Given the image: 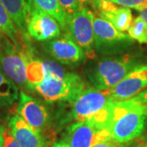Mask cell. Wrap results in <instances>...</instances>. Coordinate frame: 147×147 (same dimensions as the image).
Instances as JSON below:
<instances>
[{
    "instance_id": "cell-1",
    "label": "cell",
    "mask_w": 147,
    "mask_h": 147,
    "mask_svg": "<svg viewBox=\"0 0 147 147\" xmlns=\"http://www.w3.org/2000/svg\"><path fill=\"white\" fill-rule=\"evenodd\" d=\"M146 123L144 110L131 100L113 102L109 128L111 138L116 143L123 145L140 137Z\"/></svg>"
},
{
    "instance_id": "cell-2",
    "label": "cell",
    "mask_w": 147,
    "mask_h": 147,
    "mask_svg": "<svg viewBox=\"0 0 147 147\" xmlns=\"http://www.w3.org/2000/svg\"><path fill=\"white\" fill-rule=\"evenodd\" d=\"M140 65L142 62L138 57L129 54L103 57L90 69L87 76L95 88L110 90Z\"/></svg>"
},
{
    "instance_id": "cell-3",
    "label": "cell",
    "mask_w": 147,
    "mask_h": 147,
    "mask_svg": "<svg viewBox=\"0 0 147 147\" xmlns=\"http://www.w3.org/2000/svg\"><path fill=\"white\" fill-rule=\"evenodd\" d=\"M30 55L28 48L17 46L3 32L0 33V67L16 85L29 92L26 67Z\"/></svg>"
},
{
    "instance_id": "cell-4",
    "label": "cell",
    "mask_w": 147,
    "mask_h": 147,
    "mask_svg": "<svg viewBox=\"0 0 147 147\" xmlns=\"http://www.w3.org/2000/svg\"><path fill=\"white\" fill-rule=\"evenodd\" d=\"M85 84L82 78L75 73L68 72L63 77L47 75L41 83L35 85V91L47 102H72L84 90Z\"/></svg>"
},
{
    "instance_id": "cell-5",
    "label": "cell",
    "mask_w": 147,
    "mask_h": 147,
    "mask_svg": "<svg viewBox=\"0 0 147 147\" xmlns=\"http://www.w3.org/2000/svg\"><path fill=\"white\" fill-rule=\"evenodd\" d=\"M94 16L88 7L84 6L78 11L67 16L65 29V31L84 50L87 57L89 59L96 57L93 30Z\"/></svg>"
},
{
    "instance_id": "cell-6",
    "label": "cell",
    "mask_w": 147,
    "mask_h": 147,
    "mask_svg": "<svg viewBox=\"0 0 147 147\" xmlns=\"http://www.w3.org/2000/svg\"><path fill=\"white\" fill-rule=\"evenodd\" d=\"M95 50L100 54L120 53L133 42L128 34L115 29L110 22L99 16L93 17Z\"/></svg>"
},
{
    "instance_id": "cell-7",
    "label": "cell",
    "mask_w": 147,
    "mask_h": 147,
    "mask_svg": "<svg viewBox=\"0 0 147 147\" xmlns=\"http://www.w3.org/2000/svg\"><path fill=\"white\" fill-rule=\"evenodd\" d=\"M109 140H112L109 127L90 118L76 122L69 127L65 142L69 147H92Z\"/></svg>"
},
{
    "instance_id": "cell-8",
    "label": "cell",
    "mask_w": 147,
    "mask_h": 147,
    "mask_svg": "<svg viewBox=\"0 0 147 147\" xmlns=\"http://www.w3.org/2000/svg\"><path fill=\"white\" fill-rule=\"evenodd\" d=\"M113 102L110 90L89 88L72 101L70 117L77 122L88 119Z\"/></svg>"
},
{
    "instance_id": "cell-9",
    "label": "cell",
    "mask_w": 147,
    "mask_h": 147,
    "mask_svg": "<svg viewBox=\"0 0 147 147\" xmlns=\"http://www.w3.org/2000/svg\"><path fill=\"white\" fill-rule=\"evenodd\" d=\"M27 3L26 28L29 36L37 41L47 42L61 35V28L54 17L31 3Z\"/></svg>"
},
{
    "instance_id": "cell-10",
    "label": "cell",
    "mask_w": 147,
    "mask_h": 147,
    "mask_svg": "<svg viewBox=\"0 0 147 147\" xmlns=\"http://www.w3.org/2000/svg\"><path fill=\"white\" fill-rule=\"evenodd\" d=\"M45 49L57 61L67 65H78L86 60L84 50L67 32L45 43Z\"/></svg>"
},
{
    "instance_id": "cell-11",
    "label": "cell",
    "mask_w": 147,
    "mask_h": 147,
    "mask_svg": "<svg viewBox=\"0 0 147 147\" xmlns=\"http://www.w3.org/2000/svg\"><path fill=\"white\" fill-rule=\"evenodd\" d=\"M147 88V64L133 69L119 84L110 90L113 101L120 102L131 99Z\"/></svg>"
},
{
    "instance_id": "cell-12",
    "label": "cell",
    "mask_w": 147,
    "mask_h": 147,
    "mask_svg": "<svg viewBox=\"0 0 147 147\" xmlns=\"http://www.w3.org/2000/svg\"><path fill=\"white\" fill-rule=\"evenodd\" d=\"M17 112L18 115L29 125L38 131L41 132L47 127L49 122V114L47 108L39 100L23 91L20 92Z\"/></svg>"
},
{
    "instance_id": "cell-13",
    "label": "cell",
    "mask_w": 147,
    "mask_h": 147,
    "mask_svg": "<svg viewBox=\"0 0 147 147\" xmlns=\"http://www.w3.org/2000/svg\"><path fill=\"white\" fill-rule=\"evenodd\" d=\"M8 127L21 147H44L45 146L41 132L29 125L19 115L11 118Z\"/></svg>"
},
{
    "instance_id": "cell-14",
    "label": "cell",
    "mask_w": 147,
    "mask_h": 147,
    "mask_svg": "<svg viewBox=\"0 0 147 147\" xmlns=\"http://www.w3.org/2000/svg\"><path fill=\"white\" fill-rule=\"evenodd\" d=\"M96 11H98L99 17L110 22L121 32L127 31L133 21L130 8L116 5L110 2L100 4Z\"/></svg>"
},
{
    "instance_id": "cell-15",
    "label": "cell",
    "mask_w": 147,
    "mask_h": 147,
    "mask_svg": "<svg viewBox=\"0 0 147 147\" xmlns=\"http://www.w3.org/2000/svg\"><path fill=\"white\" fill-rule=\"evenodd\" d=\"M26 43L29 42L26 20L28 3L26 0H0Z\"/></svg>"
},
{
    "instance_id": "cell-16",
    "label": "cell",
    "mask_w": 147,
    "mask_h": 147,
    "mask_svg": "<svg viewBox=\"0 0 147 147\" xmlns=\"http://www.w3.org/2000/svg\"><path fill=\"white\" fill-rule=\"evenodd\" d=\"M18 98V86L0 67V105L7 106L12 105Z\"/></svg>"
},
{
    "instance_id": "cell-17",
    "label": "cell",
    "mask_w": 147,
    "mask_h": 147,
    "mask_svg": "<svg viewBox=\"0 0 147 147\" xmlns=\"http://www.w3.org/2000/svg\"><path fill=\"white\" fill-rule=\"evenodd\" d=\"M27 3H31L38 8L51 15L59 23L61 30H65L67 15L60 6L58 0H28Z\"/></svg>"
},
{
    "instance_id": "cell-18",
    "label": "cell",
    "mask_w": 147,
    "mask_h": 147,
    "mask_svg": "<svg viewBox=\"0 0 147 147\" xmlns=\"http://www.w3.org/2000/svg\"><path fill=\"white\" fill-rule=\"evenodd\" d=\"M0 30L17 46L26 47V43L23 40L20 33L16 30L7 11L0 1Z\"/></svg>"
},
{
    "instance_id": "cell-19",
    "label": "cell",
    "mask_w": 147,
    "mask_h": 147,
    "mask_svg": "<svg viewBox=\"0 0 147 147\" xmlns=\"http://www.w3.org/2000/svg\"><path fill=\"white\" fill-rule=\"evenodd\" d=\"M26 76L30 92L33 91V88L41 83L45 78L44 69L42 63V60L34 59L30 55L27 61Z\"/></svg>"
},
{
    "instance_id": "cell-20",
    "label": "cell",
    "mask_w": 147,
    "mask_h": 147,
    "mask_svg": "<svg viewBox=\"0 0 147 147\" xmlns=\"http://www.w3.org/2000/svg\"><path fill=\"white\" fill-rule=\"evenodd\" d=\"M127 33L133 40L140 43H147V24L141 16L132 21Z\"/></svg>"
},
{
    "instance_id": "cell-21",
    "label": "cell",
    "mask_w": 147,
    "mask_h": 147,
    "mask_svg": "<svg viewBox=\"0 0 147 147\" xmlns=\"http://www.w3.org/2000/svg\"><path fill=\"white\" fill-rule=\"evenodd\" d=\"M111 3L116 5L125 7L128 8H133L140 11L147 7V0H113Z\"/></svg>"
},
{
    "instance_id": "cell-22",
    "label": "cell",
    "mask_w": 147,
    "mask_h": 147,
    "mask_svg": "<svg viewBox=\"0 0 147 147\" xmlns=\"http://www.w3.org/2000/svg\"><path fill=\"white\" fill-rule=\"evenodd\" d=\"M58 3L67 16L78 11L84 7L79 0H58Z\"/></svg>"
},
{
    "instance_id": "cell-23",
    "label": "cell",
    "mask_w": 147,
    "mask_h": 147,
    "mask_svg": "<svg viewBox=\"0 0 147 147\" xmlns=\"http://www.w3.org/2000/svg\"><path fill=\"white\" fill-rule=\"evenodd\" d=\"M130 100L132 102L140 105L147 115V88L143 90L139 94H137L136 96L132 97Z\"/></svg>"
},
{
    "instance_id": "cell-24",
    "label": "cell",
    "mask_w": 147,
    "mask_h": 147,
    "mask_svg": "<svg viewBox=\"0 0 147 147\" xmlns=\"http://www.w3.org/2000/svg\"><path fill=\"white\" fill-rule=\"evenodd\" d=\"M3 147H21L12 136L9 127L5 128L3 133Z\"/></svg>"
},
{
    "instance_id": "cell-25",
    "label": "cell",
    "mask_w": 147,
    "mask_h": 147,
    "mask_svg": "<svg viewBox=\"0 0 147 147\" xmlns=\"http://www.w3.org/2000/svg\"><path fill=\"white\" fill-rule=\"evenodd\" d=\"M120 145L114 142L113 140H109L105 142H101L94 145L92 147H119Z\"/></svg>"
},
{
    "instance_id": "cell-26",
    "label": "cell",
    "mask_w": 147,
    "mask_h": 147,
    "mask_svg": "<svg viewBox=\"0 0 147 147\" xmlns=\"http://www.w3.org/2000/svg\"><path fill=\"white\" fill-rule=\"evenodd\" d=\"M113 0H90L89 1V3L90 5H92L93 7V8H94L95 10H96V8L100 5V4H102V3H108V2H112Z\"/></svg>"
},
{
    "instance_id": "cell-27",
    "label": "cell",
    "mask_w": 147,
    "mask_h": 147,
    "mask_svg": "<svg viewBox=\"0 0 147 147\" xmlns=\"http://www.w3.org/2000/svg\"><path fill=\"white\" fill-rule=\"evenodd\" d=\"M5 131V128L0 125V147H3V133Z\"/></svg>"
},
{
    "instance_id": "cell-28",
    "label": "cell",
    "mask_w": 147,
    "mask_h": 147,
    "mask_svg": "<svg viewBox=\"0 0 147 147\" xmlns=\"http://www.w3.org/2000/svg\"><path fill=\"white\" fill-rule=\"evenodd\" d=\"M139 12H140V15H139V16H142L147 24V7L143 8L142 10H140L139 11Z\"/></svg>"
},
{
    "instance_id": "cell-29",
    "label": "cell",
    "mask_w": 147,
    "mask_h": 147,
    "mask_svg": "<svg viewBox=\"0 0 147 147\" xmlns=\"http://www.w3.org/2000/svg\"><path fill=\"white\" fill-rule=\"evenodd\" d=\"M59 146H60V147H69V146L68 145V143L65 142V141L59 142Z\"/></svg>"
},
{
    "instance_id": "cell-30",
    "label": "cell",
    "mask_w": 147,
    "mask_h": 147,
    "mask_svg": "<svg viewBox=\"0 0 147 147\" xmlns=\"http://www.w3.org/2000/svg\"><path fill=\"white\" fill-rule=\"evenodd\" d=\"M89 1L90 0H79L80 3L83 6H85V4H88L89 3Z\"/></svg>"
},
{
    "instance_id": "cell-31",
    "label": "cell",
    "mask_w": 147,
    "mask_h": 147,
    "mask_svg": "<svg viewBox=\"0 0 147 147\" xmlns=\"http://www.w3.org/2000/svg\"><path fill=\"white\" fill-rule=\"evenodd\" d=\"M136 147H147V143H145V144H142V145H138Z\"/></svg>"
},
{
    "instance_id": "cell-32",
    "label": "cell",
    "mask_w": 147,
    "mask_h": 147,
    "mask_svg": "<svg viewBox=\"0 0 147 147\" xmlns=\"http://www.w3.org/2000/svg\"><path fill=\"white\" fill-rule=\"evenodd\" d=\"M1 32H2V31H1V30H0V33H1Z\"/></svg>"
},
{
    "instance_id": "cell-33",
    "label": "cell",
    "mask_w": 147,
    "mask_h": 147,
    "mask_svg": "<svg viewBox=\"0 0 147 147\" xmlns=\"http://www.w3.org/2000/svg\"><path fill=\"white\" fill-rule=\"evenodd\" d=\"M146 143H147V142H146Z\"/></svg>"
}]
</instances>
